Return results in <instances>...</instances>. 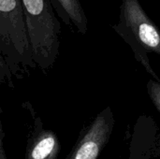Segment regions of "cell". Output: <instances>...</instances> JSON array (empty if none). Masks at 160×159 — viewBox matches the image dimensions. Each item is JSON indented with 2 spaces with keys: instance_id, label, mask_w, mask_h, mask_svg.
I'll return each mask as SVG.
<instances>
[{
  "instance_id": "7",
  "label": "cell",
  "mask_w": 160,
  "mask_h": 159,
  "mask_svg": "<svg viewBox=\"0 0 160 159\" xmlns=\"http://www.w3.org/2000/svg\"><path fill=\"white\" fill-rule=\"evenodd\" d=\"M146 88L152 103L160 113V82L156 81L155 79L149 80L146 84Z\"/></svg>"
},
{
  "instance_id": "1",
  "label": "cell",
  "mask_w": 160,
  "mask_h": 159,
  "mask_svg": "<svg viewBox=\"0 0 160 159\" xmlns=\"http://www.w3.org/2000/svg\"><path fill=\"white\" fill-rule=\"evenodd\" d=\"M21 0H0V83L30 75L37 68Z\"/></svg>"
},
{
  "instance_id": "6",
  "label": "cell",
  "mask_w": 160,
  "mask_h": 159,
  "mask_svg": "<svg viewBox=\"0 0 160 159\" xmlns=\"http://www.w3.org/2000/svg\"><path fill=\"white\" fill-rule=\"evenodd\" d=\"M54 9L62 20L71 29L84 35L88 30V21L80 0H52Z\"/></svg>"
},
{
  "instance_id": "8",
  "label": "cell",
  "mask_w": 160,
  "mask_h": 159,
  "mask_svg": "<svg viewBox=\"0 0 160 159\" xmlns=\"http://www.w3.org/2000/svg\"><path fill=\"white\" fill-rule=\"evenodd\" d=\"M1 132H2V138H1V143H0V159H8L6 157V154H5V150H4V145H3V136H4V133H3V130L1 128Z\"/></svg>"
},
{
  "instance_id": "2",
  "label": "cell",
  "mask_w": 160,
  "mask_h": 159,
  "mask_svg": "<svg viewBox=\"0 0 160 159\" xmlns=\"http://www.w3.org/2000/svg\"><path fill=\"white\" fill-rule=\"evenodd\" d=\"M38 68L46 74L60 51L62 25L52 0H21Z\"/></svg>"
},
{
  "instance_id": "4",
  "label": "cell",
  "mask_w": 160,
  "mask_h": 159,
  "mask_svg": "<svg viewBox=\"0 0 160 159\" xmlns=\"http://www.w3.org/2000/svg\"><path fill=\"white\" fill-rule=\"evenodd\" d=\"M113 126L112 111L107 107L83 131L68 159H98L110 140Z\"/></svg>"
},
{
  "instance_id": "3",
  "label": "cell",
  "mask_w": 160,
  "mask_h": 159,
  "mask_svg": "<svg viewBox=\"0 0 160 159\" xmlns=\"http://www.w3.org/2000/svg\"><path fill=\"white\" fill-rule=\"evenodd\" d=\"M112 29L129 45L137 61L158 82L148 54L160 55V29L147 15L139 0H123L119 21Z\"/></svg>"
},
{
  "instance_id": "5",
  "label": "cell",
  "mask_w": 160,
  "mask_h": 159,
  "mask_svg": "<svg viewBox=\"0 0 160 159\" xmlns=\"http://www.w3.org/2000/svg\"><path fill=\"white\" fill-rule=\"evenodd\" d=\"M60 149L55 133L43 128L40 119H36L34 132L28 141L25 159H57Z\"/></svg>"
}]
</instances>
